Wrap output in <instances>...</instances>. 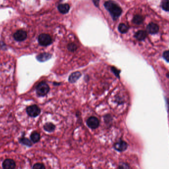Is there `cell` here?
<instances>
[{
	"label": "cell",
	"instance_id": "52a82bcc",
	"mask_svg": "<svg viewBox=\"0 0 169 169\" xmlns=\"http://www.w3.org/2000/svg\"><path fill=\"white\" fill-rule=\"evenodd\" d=\"M14 37L17 41H22L27 37V33L25 31L20 30L14 34Z\"/></svg>",
	"mask_w": 169,
	"mask_h": 169
},
{
	"label": "cell",
	"instance_id": "e0dca14e",
	"mask_svg": "<svg viewBox=\"0 0 169 169\" xmlns=\"http://www.w3.org/2000/svg\"><path fill=\"white\" fill-rule=\"evenodd\" d=\"M118 29L119 31L122 33H126L128 30V26L124 23H120L118 27Z\"/></svg>",
	"mask_w": 169,
	"mask_h": 169
},
{
	"label": "cell",
	"instance_id": "d6986e66",
	"mask_svg": "<svg viewBox=\"0 0 169 169\" xmlns=\"http://www.w3.org/2000/svg\"><path fill=\"white\" fill-rule=\"evenodd\" d=\"M169 0H164L162 3V7L165 11L168 12L169 11Z\"/></svg>",
	"mask_w": 169,
	"mask_h": 169
},
{
	"label": "cell",
	"instance_id": "30bf717a",
	"mask_svg": "<svg viewBox=\"0 0 169 169\" xmlns=\"http://www.w3.org/2000/svg\"><path fill=\"white\" fill-rule=\"evenodd\" d=\"M51 55L50 54L47 53H41L39 55H38L36 57V59L38 61L40 62H44L45 61H47L48 59H50L51 58Z\"/></svg>",
	"mask_w": 169,
	"mask_h": 169
},
{
	"label": "cell",
	"instance_id": "6da1fadb",
	"mask_svg": "<svg viewBox=\"0 0 169 169\" xmlns=\"http://www.w3.org/2000/svg\"><path fill=\"white\" fill-rule=\"evenodd\" d=\"M104 6L110 12L114 20H117L122 14V10L120 7L112 1H108L105 2Z\"/></svg>",
	"mask_w": 169,
	"mask_h": 169
},
{
	"label": "cell",
	"instance_id": "ac0fdd59",
	"mask_svg": "<svg viewBox=\"0 0 169 169\" xmlns=\"http://www.w3.org/2000/svg\"><path fill=\"white\" fill-rule=\"evenodd\" d=\"M20 143H22V144L26 145V146H29V147H30L32 145V143L31 141H30L28 139L25 138V137L20 139Z\"/></svg>",
	"mask_w": 169,
	"mask_h": 169
},
{
	"label": "cell",
	"instance_id": "7402d4cb",
	"mask_svg": "<svg viewBox=\"0 0 169 169\" xmlns=\"http://www.w3.org/2000/svg\"><path fill=\"white\" fill-rule=\"evenodd\" d=\"M163 58L167 62H169V52L168 51H166L163 53Z\"/></svg>",
	"mask_w": 169,
	"mask_h": 169
},
{
	"label": "cell",
	"instance_id": "2e32d148",
	"mask_svg": "<svg viewBox=\"0 0 169 169\" xmlns=\"http://www.w3.org/2000/svg\"><path fill=\"white\" fill-rule=\"evenodd\" d=\"M143 21V17L140 15H136L133 18V22L136 25H140Z\"/></svg>",
	"mask_w": 169,
	"mask_h": 169
},
{
	"label": "cell",
	"instance_id": "ffe728a7",
	"mask_svg": "<svg viewBox=\"0 0 169 169\" xmlns=\"http://www.w3.org/2000/svg\"><path fill=\"white\" fill-rule=\"evenodd\" d=\"M32 168L35 169H45V167L43 164L36 163L32 167Z\"/></svg>",
	"mask_w": 169,
	"mask_h": 169
},
{
	"label": "cell",
	"instance_id": "5b68a950",
	"mask_svg": "<svg viewBox=\"0 0 169 169\" xmlns=\"http://www.w3.org/2000/svg\"><path fill=\"white\" fill-rule=\"evenodd\" d=\"M86 124L89 128L93 130L97 128L100 125L99 120L95 117H90L87 119Z\"/></svg>",
	"mask_w": 169,
	"mask_h": 169
},
{
	"label": "cell",
	"instance_id": "44dd1931",
	"mask_svg": "<svg viewBox=\"0 0 169 169\" xmlns=\"http://www.w3.org/2000/svg\"><path fill=\"white\" fill-rule=\"evenodd\" d=\"M77 49V47L75 44L71 43L68 45V49L70 51H75Z\"/></svg>",
	"mask_w": 169,
	"mask_h": 169
},
{
	"label": "cell",
	"instance_id": "8992f818",
	"mask_svg": "<svg viewBox=\"0 0 169 169\" xmlns=\"http://www.w3.org/2000/svg\"><path fill=\"white\" fill-rule=\"evenodd\" d=\"M128 144L123 140H120L116 142L114 145L115 149L119 152H123L128 148Z\"/></svg>",
	"mask_w": 169,
	"mask_h": 169
},
{
	"label": "cell",
	"instance_id": "4fadbf2b",
	"mask_svg": "<svg viewBox=\"0 0 169 169\" xmlns=\"http://www.w3.org/2000/svg\"><path fill=\"white\" fill-rule=\"evenodd\" d=\"M146 36V32L144 30H139L137 31L135 34V37L139 40H143Z\"/></svg>",
	"mask_w": 169,
	"mask_h": 169
},
{
	"label": "cell",
	"instance_id": "603a6c76",
	"mask_svg": "<svg viewBox=\"0 0 169 169\" xmlns=\"http://www.w3.org/2000/svg\"><path fill=\"white\" fill-rule=\"evenodd\" d=\"M93 2L96 6L98 7L99 6V0H93Z\"/></svg>",
	"mask_w": 169,
	"mask_h": 169
},
{
	"label": "cell",
	"instance_id": "7c38bea8",
	"mask_svg": "<svg viewBox=\"0 0 169 169\" xmlns=\"http://www.w3.org/2000/svg\"><path fill=\"white\" fill-rule=\"evenodd\" d=\"M58 10L62 14H65L67 13L70 10V6L67 4H60L58 7Z\"/></svg>",
	"mask_w": 169,
	"mask_h": 169
},
{
	"label": "cell",
	"instance_id": "8fae6325",
	"mask_svg": "<svg viewBox=\"0 0 169 169\" xmlns=\"http://www.w3.org/2000/svg\"><path fill=\"white\" fill-rule=\"evenodd\" d=\"M81 74L79 72H75L72 73L70 75L69 78V82L70 83H75L81 78Z\"/></svg>",
	"mask_w": 169,
	"mask_h": 169
},
{
	"label": "cell",
	"instance_id": "9a60e30c",
	"mask_svg": "<svg viewBox=\"0 0 169 169\" xmlns=\"http://www.w3.org/2000/svg\"><path fill=\"white\" fill-rule=\"evenodd\" d=\"M30 139L33 143H36L39 141L40 136L39 133L37 132H33L31 134Z\"/></svg>",
	"mask_w": 169,
	"mask_h": 169
},
{
	"label": "cell",
	"instance_id": "9c48e42d",
	"mask_svg": "<svg viewBox=\"0 0 169 169\" xmlns=\"http://www.w3.org/2000/svg\"><path fill=\"white\" fill-rule=\"evenodd\" d=\"M159 26L155 23H150L148 25L147 27V30L148 32L150 34H156L158 32Z\"/></svg>",
	"mask_w": 169,
	"mask_h": 169
},
{
	"label": "cell",
	"instance_id": "7a4b0ae2",
	"mask_svg": "<svg viewBox=\"0 0 169 169\" xmlns=\"http://www.w3.org/2000/svg\"><path fill=\"white\" fill-rule=\"evenodd\" d=\"M50 87L46 82L42 81L38 84L36 87V93L38 96H44L47 94Z\"/></svg>",
	"mask_w": 169,
	"mask_h": 169
},
{
	"label": "cell",
	"instance_id": "ba28073f",
	"mask_svg": "<svg viewBox=\"0 0 169 169\" xmlns=\"http://www.w3.org/2000/svg\"><path fill=\"white\" fill-rule=\"evenodd\" d=\"M2 165L4 169H13L15 168V163L12 159H7L3 162Z\"/></svg>",
	"mask_w": 169,
	"mask_h": 169
},
{
	"label": "cell",
	"instance_id": "3957f363",
	"mask_svg": "<svg viewBox=\"0 0 169 169\" xmlns=\"http://www.w3.org/2000/svg\"><path fill=\"white\" fill-rule=\"evenodd\" d=\"M38 40L40 44L42 46H48L52 43V38L47 34H41L38 37Z\"/></svg>",
	"mask_w": 169,
	"mask_h": 169
},
{
	"label": "cell",
	"instance_id": "5bb4252c",
	"mask_svg": "<svg viewBox=\"0 0 169 169\" xmlns=\"http://www.w3.org/2000/svg\"><path fill=\"white\" fill-rule=\"evenodd\" d=\"M55 125L51 123H48L45 124L44 125V129L48 132H52L55 129Z\"/></svg>",
	"mask_w": 169,
	"mask_h": 169
},
{
	"label": "cell",
	"instance_id": "277c9868",
	"mask_svg": "<svg viewBox=\"0 0 169 169\" xmlns=\"http://www.w3.org/2000/svg\"><path fill=\"white\" fill-rule=\"evenodd\" d=\"M26 112L30 117H36L40 114L41 110L37 105H31L27 108Z\"/></svg>",
	"mask_w": 169,
	"mask_h": 169
}]
</instances>
